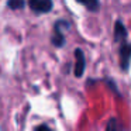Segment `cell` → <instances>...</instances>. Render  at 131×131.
<instances>
[{
	"mask_svg": "<svg viewBox=\"0 0 131 131\" xmlns=\"http://www.w3.org/2000/svg\"><path fill=\"white\" fill-rule=\"evenodd\" d=\"M127 35H128V32L125 30L124 24L121 21H117L116 26H114V41L116 42H121V41H124L127 38Z\"/></svg>",
	"mask_w": 131,
	"mask_h": 131,
	"instance_id": "277c9868",
	"label": "cell"
},
{
	"mask_svg": "<svg viewBox=\"0 0 131 131\" xmlns=\"http://www.w3.org/2000/svg\"><path fill=\"white\" fill-rule=\"evenodd\" d=\"M131 61V44L124 42L120 48V66L123 71H127Z\"/></svg>",
	"mask_w": 131,
	"mask_h": 131,
	"instance_id": "7a4b0ae2",
	"label": "cell"
},
{
	"mask_svg": "<svg viewBox=\"0 0 131 131\" xmlns=\"http://www.w3.org/2000/svg\"><path fill=\"white\" fill-rule=\"evenodd\" d=\"M118 128V123H117V120L116 118H111L110 121H108V124H107V130L108 131H113V130H117Z\"/></svg>",
	"mask_w": 131,
	"mask_h": 131,
	"instance_id": "ba28073f",
	"label": "cell"
},
{
	"mask_svg": "<svg viewBox=\"0 0 131 131\" xmlns=\"http://www.w3.org/2000/svg\"><path fill=\"white\" fill-rule=\"evenodd\" d=\"M24 4H26V0H7V6L13 10L23 9Z\"/></svg>",
	"mask_w": 131,
	"mask_h": 131,
	"instance_id": "52a82bcc",
	"label": "cell"
},
{
	"mask_svg": "<svg viewBox=\"0 0 131 131\" xmlns=\"http://www.w3.org/2000/svg\"><path fill=\"white\" fill-rule=\"evenodd\" d=\"M35 130H48V127H47V125H40V127H37Z\"/></svg>",
	"mask_w": 131,
	"mask_h": 131,
	"instance_id": "9c48e42d",
	"label": "cell"
},
{
	"mask_svg": "<svg viewBox=\"0 0 131 131\" xmlns=\"http://www.w3.org/2000/svg\"><path fill=\"white\" fill-rule=\"evenodd\" d=\"M79 3H82L89 12H99L100 9V2L99 0H78Z\"/></svg>",
	"mask_w": 131,
	"mask_h": 131,
	"instance_id": "5b68a950",
	"label": "cell"
},
{
	"mask_svg": "<svg viewBox=\"0 0 131 131\" xmlns=\"http://www.w3.org/2000/svg\"><path fill=\"white\" fill-rule=\"evenodd\" d=\"M52 44L55 47H63L65 45V37L61 31H55L54 37H52Z\"/></svg>",
	"mask_w": 131,
	"mask_h": 131,
	"instance_id": "8992f818",
	"label": "cell"
},
{
	"mask_svg": "<svg viewBox=\"0 0 131 131\" xmlns=\"http://www.w3.org/2000/svg\"><path fill=\"white\" fill-rule=\"evenodd\" d=\"M28 4L31 7L32 12L42 14V13H48L52 10V0H28Z\"/></svg>",
	"mask_w": 131,
	"mask_h": 131,
	"instance_id": "6da1fadb",
	"label": "cell"
},
{
	"mask_svg": "<svg viewBox=\"0 0 131 131\" xmlns=\"http://www.w3.org/2000/svg\"><path fill=\"white\" fill-rule=\"evenodd\" d=\"M75 58H76V65H75V76L80 78L85 73L86 68V61H85V54L80 48L75 49Z\"/></svg>",
	"mask_w": 131,
	"mask_h": 131,
	"instance_id": "3957f363",
	"label": "cell"
}]
</instances>
